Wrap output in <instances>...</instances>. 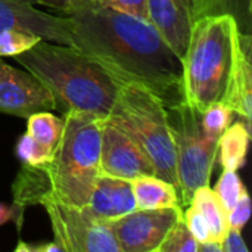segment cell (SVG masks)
I'll return each instance as SVG.
<instances>
[{
  "instance_id": "cell-1",
  "label": "cell",
  "mask_w": 252,
  "mask_h": 252,
  "mask_svg": "<svg viewBox=\"0 0 252 252\" xmlns=\"http://www.w3.org/2000/svg\"><path fill=\"white\" fill-rule=\"evenodd\" d=\"M61 15L71 24L74 47L94 59L120 84L155 94L165 109L185 102L183 63L148 18L102 0H75Z\"/></svg>"
},
{
  "instance_id": "cell-2",
  "label": "cell",
  "mask_w": 252,
  "mask_h": 252,
  "mask_svg": "<svg viewBox=\"0 0 252 252\" xmlns=\"http://www.w3.org/2000/svg\"><path fill=\"white\" fill-rule=\"evenodd\" d=\"M247 58H251V34H244L233 16L195 19L182 61L185 102L199 114L211 103H226Z\"/></svg>"
},
{
  "instance_id": "cell-3",
  "label": "cell",
  "mask_w": 252,
  "mask_h": 252,
  "mask_svg": "<svg viewBox=\"0 0 252 252\" xmlns=\"http://www.w3.org/2000/svg\"><path fill=\"white\" fill-rule=\"evenodd\" d=\"M15 61L44 84L63 112H84L97 118L111 114L120 83L77 47L40 40Z\"/></svg>"
},
{
  "instance_id": "cell-4",
  "label": "cell",
  "mask_w": 252,
  "mask_h": 252,
  "mask_svg": "<svg viewBox=\"0 0 252 252\" xmlns=\"http://www.w3.org/2000/svg\"><path fill=\"white\" fill-rule=\"evenodd\" d=\"M100 121L90 114L66 111L50 162L43 164L52 195L74 208H84L99 176Z\"/></svg>"
},
{
  "instance_id": "cell-5",
  "label": "cell",
  "mask_w": 252,
  "mask_h": 252,
  "mask_svg": "<svg viewBox=\"0 0 252 252\" xmlns=\"http://www.w3.org/2000/svg\"><path fill=\"white\" fill-rule=\"evenodd\" d=\"M108 117L124 127L140 145L155 174L177 189L176 148L162 102L143 87L121 83Z\"/></svg>"
},
{
  "instance_id": "cell-6",
  "label": "cell",
  "mask_w": 252,
  "mask_h": 252,
  "mask_svg": "<svg viewBox=\"0 0 252 252\" xmlns=\"http://www.w3.org/2000/svg\"><path fill=\"white\" fill-rule=\"evenodd\" d=\"M176 148V176L180 207H189L196 189L210 186L219 139L204 133L201 114L182 102L167 109Z\"/></svg>"
},
{
  "instance_id": "cell-7",
  "label": "cell",
  "mask_w": 252,
  "mask_h": 252,
  "mask_svg": "<svg viewBox=\"0 0 252 252\" xmlns=\"http://www.w3.org/2000/svg\"><path fill=\"white\" fill-rule=\"evenodd\" d=\"M49 216L55 242L63 252H121L117 239L106 224L93 219L84 208H74L52 193L38 202Z\"/></svg>"
},
{
  "instance_id": "cell-8",
  "label": "cell",
  "mask_w": 252,
  "mask_h": 252,
  "mask_svg": "<svg viewBox=\"0 0 252 252\" xmlns=\"http://www.w3.org/2000/svg\"><path fill=\"white\" fill-rule=\"evenodd\" d=\"M183 219V208L136 210L106 221L121 252H157L168 230Z\"/></svg>"
},
{
  "instance_id": "cell-9",
  "label": "cell",
  "mask_w": 252,
  "mask_h": 252,
  "mask_svg": "<svg viewBox=\"0 0 252 252\" xmlns=\"http://www.w3.org/2000/svg\"><path fill=\"white\" fill-rule=\"evenodd\" d=\"M99 174L134 180L142 176H157L151 159L133 136L111 117L100 121Z\"/></svg>"
},
{
  "instance_id": "cell-10",
  "label": "cell",
  "mask_w": 252,
  "mask_h": 252,
  "mask_svg": "<svg viewBox=\"0 0 252 252\" xmlns=\"http://www.w3.org/2000/svg\"><path fill=\"white\" fill-rule=\"evenodd\" d=\"M53 109H58L56 100L37 77L0 58V114L27 120L31 114Z\"/></svg>"
},
{
  "instance_id": "cell-11",
  "label": "cell",
  "mask_w": 252,
  "mask_h": 252,
  "mask_svg": "<svg viewBox=\"0 0 252 252\" xmlns=\"http://www.w3.org/2000/svg\"><path fill=\"white\" fill-rule=\"evenodd\" d=\"M35 4V0H0V30L19 28L43 40L74 46L68 18L47 13Z\"/></svg>"
},
{
  "instance_id": "cell-12",
  "label": "cell",
  "mask_w": 252,
  "mask_h": 252,
  "mask_svg": "<svg viewBox=\"0 0 252 252\" xmlns=\"http://www.w3.org/2000/svg\"><path fill=\"white\" fill-rule=\"evenodd\" d=\"M146 18L183 61L193 25L190 0H146Z\"/></svg>"
},
{
  "instance_id": "cell-13",
  "label": "cell",
  "mask_w": 252,
  "mask_h": 252,
  "mask_svg": "<svg viewBox=\"0 0 252 252\" xmlns=\"http://www.w3.org/2000/svg\"><path fill=\"white\" fill-rule=\"evenodd\" d=\"M84 210L99 221H109L136 211L131 180L99 174Z\"/></svg>"
},
{
  "instance_id": "cell-14",
  "label": "cell",
  "mask_w": 252,
  "mask_h": 252,
  "mask_svg": "<svg viewBox=\"0 0 252 252\" xmlns=\"http://www.w3.org/2000/svg\"><path fill=\"white\" fill-rule=\"evenodd\" d=\"M137 210L179 207V193L174 185L158 176H142L131 180Z\"/></svg>"
},
{
  "instance_id": "cell-15",
  "label": "cell",
  "mask_w": 252,
  "mask_h": 252,
  "mask_svg": "<svg viewBox=\"0 0 252 252\" xmlns=\"http://www.w3.org/2000/svg\"><path fill=\"white\" fill-rule=\"evenodd\" d=\"M49 193L52 190L44 165L24 164L12 183L13 204L27 210V207L38 205L40 199Z\"/></svg>"
},
{
  "instance_id": "cell-16",
  "label": "cell",
  "mask_w": 252,
  "mask_h": 252,
  "mask_svg": "<svg viewBox=\"0 0 252 252\" xmlns=\"http://www.w3.org/2000/svg\"><path fill=\"white\" fill-rule=\"evenodd\" d=\"M250 127L245 123H233L219 137V152L223 170L236 171L244 165L250 146Z\"/></svg>"
},
{
  "instance_id": "cell-17",
  "label": "cell",
  "mask_w": 252,
  "mask_h": 252,
  "mask_svg": "<svg viewBox=\"0 0 252 252\" xmlns=\"http://www.w3.org/2000/svg\"><path fill=\"white\" fill-rule=\"evenodd\" d=\"M190 204L196 207L205 219L210 227L211 239L221 244L226 233L229 232V217L214 189H211L210 186H202L196 189Z\"/></svg>"
},
{
  "instance_id": "cell-18",
  "label": "cell",
  "mask_w": 252,
  "mask_h": 252,
  "mask_svg": "<svg viewBox=\"0 0 252 252\" xmlns=\"http://www.w3.org/2000/svg\"><path fill=\"white\" fill-rule=\"evenodd\" d=\"M193 21L211 15H230L244 34H251L252 0H190Z\"/></svg>"
},
{
  "instance_id": "cell-19",
  "label": "cell",
  "mask_w": 252,
  "mask_h": 252,
  "mask_svg": "<svg viewBox=\"0 0 252 252\" xmlns=\"http://www.w3.org/2000/svg\"><path fill=\"white\" fill-rule=\"evenodd\" d=\"M62 128L63 120L49 111H40L31 114L27 118V133L31 134L43 146L53 151L56 149V145L62 134Z\"/></svg>"
},
{
  "instance_id": "cell-20",
  "label": "cell",
  "mask_w": 252,
  "mask_h": 252,
  "mask_svg": "<svg viewBox=\"0 0 252 252\" xmlns=\"http://www.w3.org/2000/svg\"><path fill=\"white\" fill-rule=\"evenodd\" d=\"M40 40L43 38L19 28L0 30V58H6V56L15 58L30 50Z\"/></svg>"
},
{
  "instance_id": "cell-21",
  "label": "cell",
  "mask_w": 252,
  "mask_h": 252,
  "mask_svg": "<svg viewBox=\"0 0 252 252\" xmlns=\"http://www.w3.org/2000/svg\"><path fill=\"white\" fill-rule=\"evenodd\" d=\"M233 111L221 102L208 105L201 114V127L205 134L219 139L232 121Z\"/></svg>"
},
{
  "instance_id": "cell-22",
  "label": "cell",
  "mask_w": 252,
  "mask_h": 252,
  "mask_svg": "<svg viewBox=\"0 0 252 252\" xmlns=\"http://www.w3.org/2000/svg\"><path fill=\"white\" fill-rule=\"evenodd\" d=\"M55 151L43 146L27 131L19 137L16 143V157L22 164L27 165H41L52 161Z\"/></svg>"
},
{
  "instance_id": "cell-23",
  "label": "cell",
  "mask_w": 252,
  "mask_h": 252,
  "mask_svg": "<svg viewBox=\"0 0 252 252\" xmlns=\"http://www.w3.org/2000/svg\"><path fill=\"white\" fill-rule=\"evenodd\" d=\"M198 241L189 232L185 220H179L165 235L157 252H198Z\"/></svg>"
},
{
  "instance_id": "cell-24",
  "label": "cell",
  "mask_w": 252,
  "mask_h": 252,
  "mask_svg": "<svg viewBox=\"0 0 252 252\" xmlns=\"http://www.w3.org/2000/svg\"><path fill=\"white\" fill-rule=\"evenodd\" d=\"M245 190L247 189L241 177L233 170H223L214 189V192L217 193L220 202L223 204L227 213L236 205V202L239 201V198L242 196Z\"/></svg>"
},
{
  "instance_id": "cell-25",
  "label": "cell",
  "mask_w": 252,
  "mask_h": 252,
  "mask_svg": "<svg viewBox=\"0 0 252 252\" xmlns=\"http://www.w3.org/2000/svg\"><path fill=\"white\" fill-rule=\"evenodd\" d=\"M183 220H185V224L189 229V232L198 241V244L213 241L211 233H210V227H208L205 219L202 217V214L198 211L196 207H193L190 204L189 208L183 213Z\"/></svg>"
},
{
  "instance_id": "cell-26",
  "label": "cell",
  "mask_w": 252,
  "mask_h": 252,
  "mask_svg": "<svg viewBox=\"0 0 252 252\" xmlns=\"http://www.w3.org/2000/svg\"><path fill=\"white\" fill-rule=\"evenodd\" d=\"M251 216V201H250V195L245 190L242 193V196L239 198V201L236 202V205L227 213L229 217V229L242 232V229L245 227L247 221L250 220Z\"/></svg>"
},
{
  "instance_id": "cell-27",
  "label": "cell",
  "mask_w": 252,
  "mask_h": 252,
  "mask_svg": "<svg viewBox=\"0 0 252 252\" xmlns=\"http://www.w3.org/2000/svg\"><path fill=\"white\" fill-rule=\"evenodd\" d=\"M24 214H25V208L13 202L10 205L0 202V226L4 223H13L18 232H21L22 224H24Z\"/></svg>"
},
{
  "instance_id": "cell-28",
  "label": "cell",
  "mask_w": 252,
  "mask_h": 252,
  "mask_svg": "<svg viewBox=\"0 0 252 252\" xmlns=\"http://www.w3.org/2000/svg\"><path fill=\"white\" fill-rule=\"evenodd\" d=\"M103 3L142 18H146V0H102Z\"/></svg>"
},
{
  "instance_id": "cell-29",
  "label": "cell",
  "mask_w": 252,
  "mask_h": 252,
  "mask_svg": "<svg viewBox=\"0 0 252 252\" xmlns=\"http://www.w3.org/2000/svg\"><path fill=\"white\" fill-rule=\"evenodd\" d=\"M223 252H248V247L245 245V241L241 235V232L229 229L226 233L223 242H221Z\"/></svg>"
},
{
  "instance_id": "cell-30",
  "label": "cell",
  "mask_w": 252,
  "mask_h": 252,
  "mask_svg": "<svg viewBox=\"0 0 252 252\" xmlns=\"http://www.w3.org/2000/svg\"><path fill=\"white\" fill-rule=\"evenodd\" d=\"M15 252H63L62 248L55 242H46V244H40V245H31V244H25V242H19L15 248Z\"/></svg>"
},
{
  "instance_id": "cell-31",
  "label": "cell",
  "mask_w": 252,
  "mask_h": 252,
  "mask_svg": "<svg viewBox=\"0 0 252 252\" xmlns=\"http://www.w3.org/2000/svg\"><path fill=\"white\" fill-rule=\"evenodd\" d=\"M75 0H35L37 4H44L47 7H52V9H56L59 13L63 12L66 7H69Z\"/></svg>"
},
{
  "instance_id": "cell-32",
  "label": "cell",
  "mask_w": 252,
  "mask_h": 252,
  "mask_svg": "<svg viewBox=\"0 0 252 252\" xmlns=\"http://www.w3.org/2000/svg\"><path fill=\"white\" fill-rule=\"evenodd\" d=\"M198 252H223V248L220 242L208 241V242H202L198 245Z\"/></svg>"
}]
</instances>
